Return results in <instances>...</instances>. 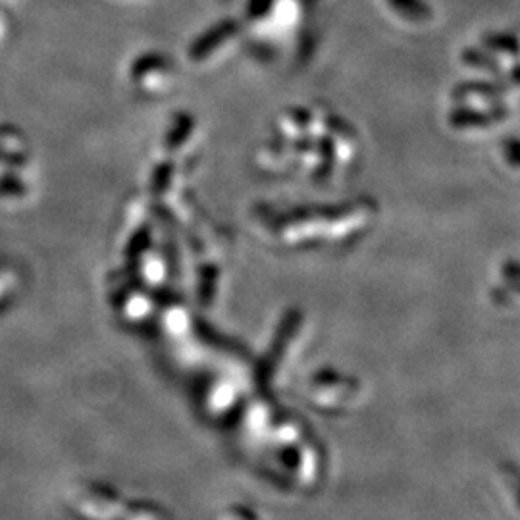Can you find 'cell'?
Returning a JSON list of instances; mask_svg holds the SVG:
<instances>
[{"instance_id": "obj_1", "label": "cell", "mask_w": 520, "mask_h": 520, "mask_svg": "<svg viewBox=\"0 0 520 520\" xmlns=\"http://www.w3.org/2000/svg\"><path fill=\"white\" fill-rule=\"evenodd\" d=\"M505 111H493V112H486V114H480V112H457L453 114L451 122L455 126L459 127H464V126H484V124H493L497 120H503Z\"/></svg>"}, {"instance_id": "obj_2", "label": "cell", "mask_w": 520, "mask_h": 520, "mask_svg": "<svg viewBox=\"0 0 520 520\" xmlns=\"http://www.w3.org/2000/svg\"><path fill=\"white\" fill-rule=\"evenodd\" d=\"M389 4L394 6L395 12L409 19L420 21L430 18V8L422 0H389Z\"/></svg>"}, {"instance_id": "obj_3", "label": "cell", "mask_w": 520, "mask_h": 520, "mask_svg": "<svg viewBox=\"0 0 520 520\" xmlns=\"http://www.w3.org/2000/svg\"><path fill=\"white\" fill-rule=\"evenodd\" d=\"M487 45L495 50H507V52H518L520 45L513 37H487Z\"/></svg>"}, {"instance_id": "obj_4", "label": "cell", "mask_w": 520, "mask_h": 520, "mask_svg": "<svg viewBox=\"0 0 520 520\" xmlns=\"http://www.w3.org/2000/svg\"><path fill=\"white\" fill-rule=\"evenodd\" d=\"M505 155L513 166H520V141H515V139L507 141Z\"/></svg>"}]
</instances>
